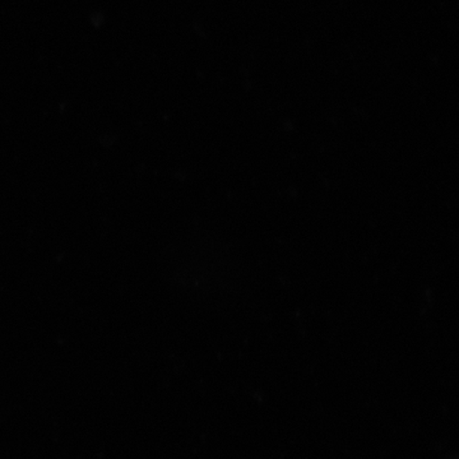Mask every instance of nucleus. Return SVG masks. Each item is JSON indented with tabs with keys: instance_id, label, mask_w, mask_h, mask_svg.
<instances>
[]
</instances>
